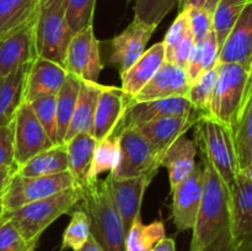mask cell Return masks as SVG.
<instances>
[{
	"mask_svg": "<svg viewBox=\"0 0 252 251\" xmlns=\"http://www.w3.org/2000/svg\"><path fill=\"white\" fill-rule=\"evenodd\" d=\"M193 112L194 110L192 108L191 102L189 101V98L184 97V96L143 101V102H133L132 100L113 135H118L126 128L137 127L143 123L152 122V121L159 120V118L170 117V116L187 117Z\"/></svg>",
	"mask_w": 252,
	"mask_h": 251,
	"instance_id": "15",
	"label": "cell"
},
{
	"mask_svg": "<svg viewBox=\"0 0 252 251\" xmlns=\"http://www.w3.org/2000/svg\"><path fill=\"white\" fill-rule=\"evenodd\" d=\"M249 70L239 64H220L208 115L233 130L245 97Z\"/></svg>",
	"mask_w": 252,
	"mask_h": 251,
	"instance_id": "6",
	"label": "cell"
},
{
	"mask_svg": "<svg viewBox=\"0 0 252 251\" xmlns=\"http://www.w3.org/2000/svg\"><path fill=\"white\" fill-rule=\"evenodd\" d=\"M118 161H120L118 135H111V137L98 142L95 148V152H94L88 181L98 179L102 172H112L117 167Z\"/></svg>",
	"mask_w": 252,
	"mask_h": 251,
	"instance_id": "35",
	"label": "cell"
},
{
	"mask_svg": "<svg viewBox=\"0 0 252 251\" xmlns=\"http://www.w3.org/2000/svg\"><path fill=\"white\" fill-rule=\"evenodd\" d=\"M68 76L61 64L37 57L31 63L25 83V103L49 95H57Z\"/></svg>",
	"mask_w": 252,
	"mask_h": 251,
	"instance_id": "19",
	"label": "cell"
},
{
	"mask_svg": "<svg viewBox=\"0 0 252 251\" xmlns=\"http://www.w3.org/2000/svg\"><path fill=\"white\" fill-rule=\"evenodd\" d=\"M189 81L187 70L174 63L165 62L157 71L152 80L133 97V102L161 100L171 97H187L189 91Z\"/></svg>",
	"mask_w": 252,
	"mask_h": 251,
	"instance_id": "17",
	"label": "cell"
},
{
	"mask_svg": "<svg viewBox=\"0 0 252 251\" xmlns=\"http://www.w3.org/2000/svg\"><path fill=\"white\" fill-rule=\"evenodd\" d=\"M132 100L121 88L102 86L91 129V135L96 142L98 143L115 134Z\"/></svg>",
	"mask_w": 252,
	"mask_h": 251,
	"instance_id": "16",
	"label": "cell"
},
{
	"mask_svg": "<svg viewBox=\"0 0 252 251\" xmlns=\"http://www.w3.org/2000/svg\"><path fill=\"white\" fill-rule=\"evenodd\" d=\"M73 36L65 19V0H47L41 4L34 21L37 57L64 66L66 49Z\"/></svg>",
	"mask_w": 252,
	"mask_h": 251,
	"instance_id": "5",
	"label": "cell"
},
{
	"mask_svg": "<svg viewBox=\"0 0 252 251\" xmlns=\"http://www.w3.org/2000/svg\"><path fill=\"white\" fill-rule=\"evenodd\" d=\"M155 30V26L133 19L120 34L107 42L108 59L111 64L117 66L120 75H123L147 51L145 47Z\"/></svg>",
	"mask_w": 252,
	"mask_h": 251,
	"instance_id": "12",
	"label": "cell"
},
{
	"mask_svg": "<svg viewBox=\"0 0 252 251\" xmlns=\"http://www.w3.org/2000/svg\"><path fill=\"white\" fill-rule=\"evenodd\" d=\"M78 207L89 216L91 235L103 251H126L122 219L111 199L105 180L95 179L86 182Z\"/></svg>",
	"mask_w": 252,
	"mask_h": 251,
	"instance_id": "2",
	"label": "cell"
},
{
	"mask_svg": "<svg viewBox=\"0 0 252 251\" xmlns=\"http://www.w3.org/2000/svg\"><path fill=\"white\" fill-rule=\"evenodd\" d=\"M96 145L97 142L90 133H80L65 143L69 171L73 175L76 186L83 187L88 182Z\"/></svg>",
	"mask_w": 252,
	"mask_h": 251,
	"instance_id": "28",
	"label": "cell"
},
{
	"mask_svg": "<svg viewBox=\"0 0 252 251\" xmlns=\"http://www.w3.org/2000/svg\"><path fill=\"white\" fill-rule=\"evenodd\" d=\"M220 0H180L179 1V12L185 11L189 7H196V9H204L213 12L217 5Z\"/></svg>",
	"mask_w": 252,
	"mask_h": 251,
	"instance_id": "44",
	"label": "cell"
},
{
	"mask_svg": "<svg viewBox=\"0 0 252 251\" xmlns=\"http://www.w3.org/2000/svg\"><path fill=\"white\" fill-rule=\"evenodd\" d=\"M31 63L0 78V127L9 125L25 102V83Z\"/></svg>",
	"mask_w": 252,
	"mask_h": 251,
	"instance_id": "26",
	"label": "cell"
},
{
	"mask_svg": "<svg viewBox=\"0 0 252 251\" xmlns=\"http://www.w3.org/2000/svg\"><path fill=\"white\" fill-rule=\"evenodd\" d=\"M251 68H252V64H251V66H250V69H251ZM250 69H249V70H250Z\"/></svg>",
	"mask_w": 252,
	"mask_h": 251,
	"instance_id": "54",
	"label": "cell"
},
{
	"mask_svg": "<svg viewBox=\"0 0 252 251\" xmlns=\"http://www.w3.org/2000/svg\"><path fill=\"white\" fill-rule=\"evenodd\" d=\"M189 33H191V30H189L187 12H179V15H177V17L175 19V21L172 22L170 29L167 30L164 41H162L165 47V59L174 52V49L176 48L185 38H186V36Z\"/></svg>",
	"mask_w": 252,
	"mask_h": 251,
	"instance_id": "42",
	"label": "cell"
},
{
	"mask_svg": "<svg viewBox=\"0 0 252 251\" xmlns=\"http://www.w3.org/2000/svg\"><path fill=\"white\" fill-rule=\"evenodd\" d=\"M220 64H239L249 70L252 64V0L241 11L219 52Z\"/></svg>",
	"mask_w": 252,
	"mask_h": 251,
	"instance_id": "18",
	"label": "cell"
},
{
	"mask_svg": "<svg viewBox=\"0 0 252 251\" xmlns=\"http://www.w3.org/2000/svg\"><path fill=\"white\" fill-rule=\"evenodd\" d=\"M203 185L204 167L203 162L199 161L192 174L171 189L172 220L179 233L193 228L201 204Z\"/></svg>",
	"mask_w": 252,
	"mask_h": 251,
	"instance_id": "10",
	"label": "cell"
},
{
	"mask_svg": "<svg viewBox=\"0 0 252 251\" xmlns=\"http://www.w3.org/2000/svg\"><path fill=\"white\" fill-rule=\"evenodd\" d=\"M203 162L204 185L189 251H206L230 233L229 187L208 161Z\"/></svg>",
	"mask_w": 252,
	"mask_h": 251,
	"instance_id": "1",
	"label": "cell"
},
{
	"mask_svg": "<svg viewBox=\"0 0 252 251\" xmlns=\"http://www.w3.org/2000/svg\"><path fill=\"white\" fill-rule=\"evenodd\" d=\"M231 133L240 172L252 164V68L249 70L243 106Z\"/></svg>",
	"mask_w": 252,
	"mask_h": 251,
	"instance_id": "24",
	"label": "cell"
},
{
	"mask_svg": "<svg viewBox=\"0 0 252 251\" xmlns=\"http://www.w3.org/2000/svg\"><path fill=\"white\" fill-rule=\"evenodd\" d=\"M179 1L180 0H135L134 19L149 26L158 27Z\"/></svg>",
	"mask_w": 252,
	"mask_h": 251,
	"instance_id": "38",
	"label": "cell"
},
{
	"mask_svg": "<svg viewBox=\"0 0 252 251\" xmlns=\"http://www.w3.org/2000/svg\"><path fill=\"white\" fill-rule=\"evenodd\" d=\"M164 238H166L164 221L155 220L145 225L139 217L126 235V251H152Z\"/></svg>",
	"mask_w": 252,
	"mask_h": 251,
	"instance_id": "31",
	"label": "cell"
},
{
	"mask_svg": "<svg viewBox=\"0 0 252 251\" xmlns=\"http://www.w3.org/2000/svg\"><path fill=\"white\" fill-rule=\"evenodd\" d=\"M219 64L209 70L204 71L197 79H194L189 86L187 98L191 102L192 108L201 115H208L213 97L214 88L218 79Z\"/></svg>",
	"mask_w": 252,
	"mask_h": 251,
	"instance_id": "33",
	"label": "cell"
},
{
	"mask_svg": "<svg viewBox=\"0 0 252 251\" xmlns=\"http://www.w3.org/2000/svg\"><path fill=\"white\" fill-rule=\"evenodd\" d=\"M153 180L150 176L118 179L111 174L106 177L108 193L122 219L126 235L135 219L140 217L143 197Z\"/></svg>",
	"mask_w": 252,
	"mask_h": 251,
	"instance_id": "13",
	"label": "cell"
},
{
	"mask_svg": "<svg viewBox=\"0 0 252 251\" xmlns=\"http://www.w3.org/2000/svg\"><path fill=\"white\" fill-rule=\"evenodd\" d=\"M249 0H220L213 14V32L219 52Z\"/></svg>",
	"mask_w": 252,
	"mask_h": 251,
	"instance_id": "34",
	"label": "cell"
},
{
	"mask_svg": "<svg viewBox=\"0 0 252 251\" xmlns=\"http://www.w3.org/2000/svg\"><path fill=\"white\" fill-rule=\"evenodd\" d=\"M96 0H65V19L71 33L93 26Z\"/></svg>",
	"mask_w": 252,
	"mask_h": 251,
	"instance_id": "37",
	"label": "cell"
},
{
	"mask_svg": "<svg viewBox=\"0 0 252 251\" xmlns=\"http://www.w3.org/2000/svg\"><path fill=\"white\" fill-rule=\"evenodd\" d=\"M120 161L110 172L118 179L150 176L154 179L161 167V155L154 149L137 127L123 129L118 134Z\"/></svg>",
	"mask_w": 252,
	"mask_h": 251,
	"instance_id": "7",
	"label": "cell"
},
{
	"mask_svg": "<svg viewBox=\"0 0 252 251\" xmlns=\"http://www.w3.org/2000/svg\"><path fill=\"white\" fill-rule=\"evenodd\" d=\"M34 21L16 33L0 39V78H5L37 58L34 48Z\"/></svg>",
	"mask_w": 252,
	"mask_h": 251,
	"instance_id": "20",
	"label": "cell"
},
{
	"mask_svg": "<svg viewBox=\"0 0 252 251\" xmlns=\"http://www.w3.org/2000/svg\"><path fill=\"white\" fill-rule=\"evenodd\" d=\"M245 251H252V244H251V245L250 246H249V248L248 249H246V250Z\"/></svg>",
	"mask_w": 252,
	"mask_h": 251,
	"instance_id": "49",
	"label": "cell"
},
{
	"mask_svg": "<svg viewBox=\"0 0 252 251\" xmlns=\"http://www.w3.org/2000/svg\"><path fill=\"white\" fill-rule=\"evenodd\" d=\"M36 115L37 120L46 130L49 139L54 145H58L57 139V95L44 96L29 103Z\"/></svg>",
	"mask_w": 252,
	"mask_h": 251,
	"instance_id": "39",
	"label": "cell"
},
{
	"mask_svg": "<svg viewBox=\"0 0 252 251\" xmlns=\"http://www.w3.org/2000/svg\"><path fill=\"white\" fill-rule=\"evenodd\" d=\"M27 251H36V248H31L30 250H27Z\"/></svg>",
	"mask_w": 252,
	"mask_h": 251,
	"instance_id": "51",
	"label": "cell"
},
{
	"mask_svg": "<svg viewBox=\"0 0 252 251\" xmlns=\"http://www.w3.org/2000/svg\"><path fill=\"white\" fill-rule=\"evenodd\" d=\"M194 133L201 159L208 161L229 187L239 174L231 130L209 115H202L194 125Z\"/></svg>",
	"mask_w": 252,
	"mask_h": 251,
	"instance_id": "4",
	"label": "cell"
},
{
	"mask_svg": "<svg viewBox=\"0 0 252 251\" xmlns=\"http://www.w3.org/2000/svg\"><path fill=\"white\" fill-rule=\"evenodd\" d=\"M17 165L14 166H1L0 167V201H1L2 196L6 192L7 187H9L10 182H11L12 177L16 174Z\"/></svg>",
	"mask_w": 252,
	"mask_h": 251,
	"instance_id": "45",
	"label": "cell"
},
{
	"mask_svg": "<svg viewBox=\"0 0 252 251\" xmlns=\"http://www.w3.org/2000/svg\"><path fill=\"white\" fill-rule=\"evenodd\" d=\"M39 6L41 0H0V39L32 24Z\"/></svg>",
	"mask_w": 252,
	"mask_h": 251,
	"instance_id": "27",
	"label": "cell"
},
{
	"mask_svg": "<svg viewBox=\"0 0 252 251\" xmlns=\"http://www.w3.org/2000/svg\"><path fill=\"white\" fill-rule=\"evenodd\" d=\"M83 198V187L74 186L39 201L25 204L11 212H1L10 219L29 243H38L42 233L58 218L70 213Z\"/></svg>",
	"mask_w": 252,
	"mask_h": 251,
	"instance_id": "3",
	"label": "cell"
},
{
	"mask_svg": "<svg viewBox=\"0 0 252 251\" xmlns=\"http://www.w3.org/2000/svg\"><path fill=\"white\" fill-rule=\"evenodd\" d=\"M126 1H127V2H130V1H132V0H126Z\"/></svg>",
	"mask_w": 252,
	"mask_h": 251,
	"instance_id": "53",
	"label": "cell"
},
{
	"mask_svg": "<svg viewBox=\"0 0 252 251\" xmlns=\"http://www.w3.org/2000/svg\"><path fill=\"white\" fill-rule=\"evenodd\" d=\"M90 236L91 228L89 216L83 208L76 207L71 212L70 221L63 233L61 251L68 250V249L73 251L79 250L89 240Z\"/></svg>",
	"mask_w": 252,
	"mask_h": 251,
	"instance_id": "36",
	"label": "cell"
},
{
	"mask_svg": "<svg viewBox=\"0 0 252 251\" xmlns=\"http://www.w3.org/2000/svg\"><path fill=\"white\" fill-rule=\"evenodd\" d=\"M1 212H2V208H1V201H0V216H1Z\"/></svg>",
	"mask_w": 252,
	"mask_h": 251,
	"instance_id": "50",
	"label": "cell"
},
{
	"mask_svg": "<svg viewBox=\"0 0 252 251\" xmlns=\"http://www.w3.org/2000/svg\"><path fill=\"white\" fill-rule=\"evenodd\" d=\"M196 143L186 135H181L167 148L161 157V166L169 171L171 189L192 174L196 166Z\"/></svg>",
	"mask_w": 252,
	"mask_h": 251,
	"instance_id": "23",
	"label": "cell"
},
{
	"mask_svg": "<svg viewBox=\"0 0 252 251\" xmlns=\"http://www.w3.org/2000/svg\"><path fill=\"white\" fill-rule=\"evenodd\" d=\"M187 12L191 33L193 36L194 43L206 38L213 31V12L204 9L189 7Z\"/></svg>",
	"mask_w": 252,
	"mask_h": 251,
	"instance_id": "41",
	"label": "cell"
},
{
	"mask_svg": "<svg viewBox=\"0 0 252 251\" xmlns=\"http://www.w3.org/2000/svg\"><path fill=\"white\" fill-rule=\"evenodd\" d=\"M239 174H240L241 176L245 177L246 180H249V181H252V164L249 165V166L245 167L244 170H241Z\"/></svg>",
	"mask_w": 252,
	"mask_h": 251,
	"instance_id": "48",
	"label": "cell"
},
{
	"mask_svg": "<svg viewBox=\"0 0 252 251\" xmlns=\"http://www.w3.org/2000/svg\"><path fill=\"white\" fill-rule=\"evenodd\" d=\"M165 63V47L162 42L155 43L139 57L137 62L121 75V89L126 95L134 97L157 74Z\"/></svg>",
	"mask_w": 252,
	"mask_h": 251,
	"instance_id": "22",
	"label": "cell"
},
{
	"mask_svg": "<svg viewBox=\"0 0 252 251\" xmlns=\"http://www.w3.org/2000/svg\"><path fill=\"white\" fill-rule=\"evenodd\" d=\"M201 116V113L194 111L191 116L187 117L184 116L162 117L137 126V128L162 157L167 148L181 135H186V133L192 127H194Z\"/></svg>",
	"mask_w": 252,
	"mask_h": 251,
	"instance_id": "21",
	"label": "cell"
},
{
	"mask_svg": "<svg viewBox=\"0 0 252 251\" xmlns=\"http://www.w3.org/2000/svg\"><path fill=\"white\" fill-rule=\"evenodd\" d=\"M47 0H41V4H43V2H46Z\"/></svg>",
	"mask_w": 252,
	"mask_h": 251,
	"instance_id": "52",
	"label": "cell"
},
{
	"mask_svg": "<svg viewBox=\"0 0 252 251\" xmlns=\"http://www.w3.org/2000/svg\"><path fill=\"white\" fill-rule=\"evenodd\" d=\"M229 193L231 238L236 251H245L252 244V181L238 174Z\"/></svg>",
	"mask_w": 252,
	"mask_h": 251,
	"instance_id": "14",
	"label": "cell"
},
{
	"mask_svg": "<svg viewBox=\"0 0 252 251\" xmlns=\"http://www.w3.org/2000/svg\"><path fill=\"white\" fill-rule=\"evenodd\" d=\"M219 64V47L214 32L212 31L202 41L196 42L187 64V74L189 81H193L202 73L214 68Z\"/></svg>",
	"mask_w": 252,
	"mask_h": 251,
	"instance_id": "32",
	"label": "cell"
},
{
	"mask_svg": "<svg viewBox=\"0 0 252 251\" xmlns=\"http://www.w3.org/2000/svg\"><path fill=\"white\" fill-rule=\"evenodd\" d=\"M64 68L80 80L97 83L103 63L101 42L96 38L93 26L74 34L66 49Z\"/></svg>",
	"mask_w": 252,
	"mask_h": 251,
	"instance_id": "9",
	"label": "cell"
},
{
	"mask_svg": "<svg viewBox=\"0 0 252 251\" xmlns=\"http://www.w3.org/2000/svg\"><path fill=\"white\" fill-rule=\"evenodd\" d=\"M14 142L17 166L54 145L29 103H22L14 118Z\"/></svg>",
	"mask_w": 252,
	"mask_h": 251,
	"instance_id": "11",
	"label": "cell"
},
{
	"mask_svg": "<svg viewBox=\"0 0 252 251\" xmlns=\"http://www.w3.org/2000/svg\"><path fill=\"white\" fill-rule=\"evenodd\" d=\"M36 246L22 236L10 219L0 216V251H27Z\"/></svg>",
	"mask_w": 252,
	"mask_h": 251,
	"instance_id": "40",
	"label": "cell"
},
{
	"mask_svg": "<svg viewBox=\"0 0 252 251\" xmlns=\"http://www.w3.org/2000/svg\"><path fill=\"white\" fill-rule=\"evenodd\" d=\"M15 142H14V121L9 125L0 127V167L14 166Z\"/></svg>",
	"mask_w": 252,
	"mask_h": 251,
	"instance_id": "43",
	"label": "cell"
},
{
	"mask_svg": "<svg viewBox=\"0 0 252 251\" xmlns=\"http://www.w3.org/2000/svg\"><path fill=\"white\" fill-rule=\"evenodd\" d=\"M102 86L98 83L91 81H80L76 107L74 111L73 118L69 125L64 144L80 133H90L93 129L94 118H95L96 107H97L98 97H100Z\"/></svg>",
	"mask_w": 252,
	"mask_h": 251,
	"instance_id": "25",
	"label": "cell"
},
{
	"mask_svg": "<svg viewBox=\"0 0 252 251\" xmlns=\"http://www.w3.org/2000/svg\"><path fill=\"white\" fill-rule=\"evenodd\" d=\"M69 160L65 144L53 145L17 166V174L27 177L51 176L68 171Z\"/></svg>",
	"mask_w": 252,
	"mask_h": 251,
	"instance_id": "29",
	"label": "cell"
},
{
	"mask_svg": "<svg viewBox=\"0 0 252 251\" xmlns=\"http://www.w3.org/2000/svg\"><path fill=\"white\" fill-rule=\"evenodd\" d=\"M75 251H103V250L102 248L98 245L97 241H96L95 239L93 238V235H91L90 238H89V240L86 241V243L84 244L79 250H75Z\"/></svg>",
	"mask_w": 252,
	"mask_h": 251,
	"instance_id": "47",
	"label": "cell"
},
{
	"mask_svg": "<svg viewBox=\"0 0 252 251\" xmlns=\"http://www.w3.org/2000/svg\"><path fill=\"white\" fill-rule=\"evenodd\" d=\"M74 186H76L75 180L69 170L38 177L22 176L16 171L1 198L2 212L15 211L25 204L47 198Z\"/></svg>",
	"mask_w": 252,
	"mask_h": 251,
	"instance_id": "8",
	"label": "cell"
},
{
	"mask_svg": "<svg viewBox=\"0 0 252 251\" xmlns=\"http://www.w3.org/2000/svg\"><path fill=\"white\" fill-rule=\"evenodd\" d=\"M80 79L68 74L63 86L57 94V139L58 144H64L69 125L76 107Z\"/></svg>",
	"mask_w": 252,
	"mask_h": 251,
	"instance_id": "30",
	"label": "cell"
},
{
	"mask_svg": "<svg viewBox=\"0 0 252 251\" xmlns=\"http://www.w3.org/2000/svg\"><path fill=\"white\" fill-rule=\"evenodd\" d=\"M152 251H176V243L171 238H164Z\"/></svg>",
	"mask_w": 252,
	"mask_h": 251,
	"instance_id": "46",
	"label": "cell"
}]
</instances>
